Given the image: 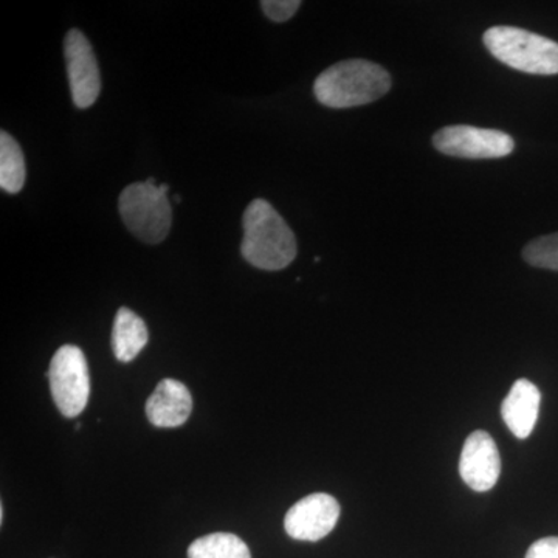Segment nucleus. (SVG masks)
<instances>
[{"mask_svg":"<svg viewBox=\"0 0 558 558\" xmlns=\"http://www.w3.org/2000/svg\"><path fill=\"white\" fill-rule=\"evenodd\" d=\"M244 259L260 270L286 269L296 258V240L284 218L264 199L253 201L242 218Z\"/></svg>","mask_w":558,"mask_h":558,"instance_id":"obj_1","label":"nucleus"},{"mask_svg":"<svg viewBox=\"0 0 558 558\" xmlns=\"http://www.w3.org/2000/svg\"><path fill=\"white\" fill-rule=\"evenodd\" d=\"M391 84V75L376 62L347 60L330 65L315 80L314 94L328 108H357L380 100Z\"/></svg>","mask_w":558,"mask_h":558,"instance_id":"obj_2","label":"nucleus"},{"mask_svg":"<svg viewBox=\"0 0 558 558\" xmlns=\"http://www.w3.org/2000/svg\"><path fill=\"white\" fill-rule=\"evenodd\" d=\"M484 46L502 64L531 75H558V43L523 31V28H488L483 36Z\"/></svg>","mask_w":558,"mask_h":558,"instance_id":"obj_3","label":"nucleus"},{"mask_svg":"<svg viewBox=\"0 0 558 558\" xmlns=\"http://www.w3.org/2000/svg\"><path fill=\"white\" fill-rule=\"evenodd\" d=\"M119 209L128 230L146 244H160L171 229V204L159 185L132 183L120 194Z\"/></svg>","mask_w":558,"mask_h":558,"instance_id":"obj_4","label":"nucleus"},{"mask_svg":"<svg viewBox=\"0 0 558 558\" xmlns=\"http://www.w3.org/2000/svg\"><path fill=\"white\" fill-rule=\"evenodd\" d=\"M51 396L62 416L76 417L90 396V374L86 355L78 347L65 344L54 352L49 368Z\"/></svg>","mask_w":558,"mask_h":558,"instance_id":"obj_5","label":"nucleus"},{"mask_svg":"<svg viewBox=\"0 0 558 558\" xmlns=\"http://www.w3.org/2000/svg\"><path fill=\"white\" fill-rule=\"evenodd\" d=\"M433 146L444 156L486 160L508 157L515 149V142L502 131L457 124L436 132Z\"/></svg>","mask_w":558,"mask_h":558,"instance_id":"obj_6","label":"nucleus"},{"mask_svg":"<svg viewBox=\"0 0 558 558\" xmlns=\"http://www.w3.org/2000/svg\"><path fill=\"white\" fill-rule=\"evenodd\" d=\"M64 53L72 100L78 109L90 108L100 97L101 75L89 39L73 28L65 36Z\"/></svg>","mask_w":558,"mask_h":558,"instance_id":"obj_7","label":"nucleus"},{"mask_svg":"<svg viewBox=\"0 0 558 558\" xmlns=\"http://www.w3.org/2000/svg\"><path fill=\"white\" fill-rule=\"evenodd\" d=\"M340 505L328 494H312L300 499L286 513L284 529L289 537L300 542H318L336 527Z\"/></svg>","mask_w":558,"mask_h":558,"instance_id":"obj_8","label":"nucleus"},{"mask_svg":"<svg viewBox=\"0 0 558 558\" xmlns=\"http://www.w3.org/2000/svg\"><path fill=\"white\" fill-rule=\"evenodd\" d=\"M459 475L475 492H487L501 475V457L488 433L478 429L465 440L459 459Z\"/></svg>","mask_w":558,"mask_h":558,"instance_id":"obj_9","label":"nucleus"},{"mask_svg":"<svg viewBox=\"0 0 558 558\" xmlns=\"http://www.w3.org/2000/svg\"><path fill=\"white\" fill-rule=\"evenodd\" d=\"M193 398L182 381L163 379L146 402V416L160 428H175L189 421Z\"/></svg>","mask_w":558,"mask_h":558,"instance_id":"obj_10","label":"nucleus"},{"mask_svg":"<svg viewBox=\"0 0 558 558\" xmlns=\"http://www.w3.org/2000/svg\"><path fill=\"white\" fill-rule=\"evenodd\" d=\"M542 392L532 381L517 380L508 398L502 400L501 414L506 425L519 439H526L537 424Z\"/></svg>","mask_w":558,"mask_h":558,"instance_id":"obj_11","label":"nucleus"},{"mask_svg":"<svg viewBox=\"0 0 558 558\" xmlns=\"http://www.w3.org/2000/svg\"><path fill=\"white\" fill-rule=\"evenodd\" d=\"M148 343V328L135 312L121 307L112 329V349L117 360L132 362Z\"/></svg>","mask_w":558,"mask_h":558,"instance_id":"obj_12","label":"nucleus"},{"mask_svg":"<svg viewBox=\"0 0 558 558\" xmlns=\"http://www.w3.org/2000/svg\"><path fill=\"white\" fill-rule=\"evenodd\" d=\"M27 179L24 153L9 132L0 134V186L10 194L20 193Z\"/></svg>","mask_w":558,"mask_h":558,"instance_id":"obj_13","label":"nucleus"},{"mask_svg":"<svg viewBox=\"0 0 558 558\" xmlns=\"http://www.w3.org/2000/svg\"><path fill=\"white\" fill-rule=\"evenodd\" d=\"M189 558H252V554L236 535L216 532L191 543Z\"/></svg>","mask_w":558,"mask_h":558,"instance_id":"obj_14","label":"nucleus"},{"mask_svg":"<svg viewBox=\"0 0 558 558\" xmlns=\"http://www.w3.org/2000/svg\"><path fill=\"white\" fill-rule=\"evenodd\" d=\"M523 259L537 269L558 271V233L529 242L523 248Z\"/></svg>","mask_w":558,"mask_h":558,"instance_id":"obj_15","label":"nucleus"},{"mask_svg":"<svg viewBox=\"0 0 558 558\" xmlns=\"http://www.w3.org/2000/svg\"><path fill=\"white\" fill-rule=\"evenodd\" d=\"M264 13L274 22H286L295 16L300 10V0H264L260 2Z\"/></svg>","mask_w":558,"mask_h":558,"instance_id":"obj_16","label":"nucleus"},{"mask_svg":"<svg viewBox=\"0 0 558 558\" xmlns=\"http://www.w3.org/2000/svg\"><path fill=\"white\" fill-rule=\"evenodd\" d=\"M526 558H558V537L538 539L529 548Z\"/></svg>","mask_w":558,"mask_h":558,"instance_id":"obj_17","label":"nucleus"},{"mask_svg":"<svg viewBox=\"0 0 558 558\" xmlns=\"http://www.w3.org/2000/svg\"><path fill=\"white\" fill-rule=\"evenodd\" d=\"M159 189H160L161 193L167 194V196H168V191H170V185H167V183H161V185H159Z\"/></svg>","mask_w":558,"mask_h":558,"instance_id":"obj_18","label":"nucleus"},{"mask_svg":"<svg viewBox=\"0 0 558 558\" xmlns=\"http://www.w3.org/2000/svg\"><path fill=\"white\" fill-rule=\"evenodd\" d=\"M174 201H175V202H182V197H180V196H174Z\"/></svg>","mask_w":558,"mask_h":558,"instance_id":"obj_19","label":"nucleus"}]
</instances>
